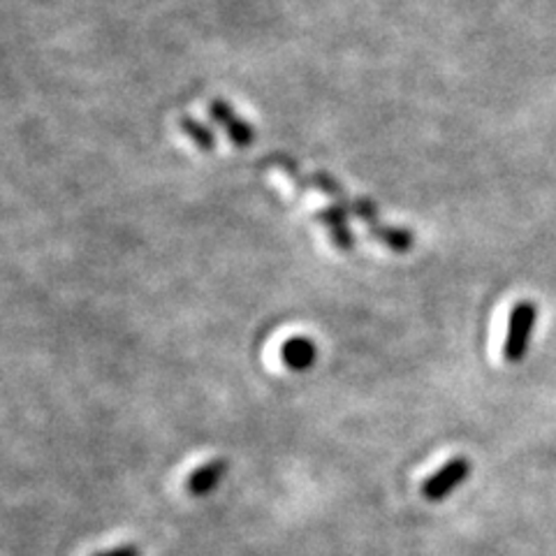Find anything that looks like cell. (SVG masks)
Instances as JSON below:
<instances>
[{"mask_svg":"<svg viewBox=\"0 0 556 556\" xmlns=\"http://www.w3.org/2000/svg\"><path fill=\"white\" fill-rule=\"evenodd\" d=\"M535 318H538V311L531 302H519L510 311L508 334H506V343H503V357H506L508 362L515 364V362H521L527 357Z\"/></svg>","mask_w":556,"mask_h":556,"instance_id":"obj_2","label":"cell"},{"mask_svg":"<svg viewBox=\"0 0 556 556\" xmlns=\"http://www.w3.org/2000/svg\"><path fill=\"white\" fill-rule=\"evenodd\" d=\"M228 468H230V462L223 459V457L202 464V466L195 468V471L190 473L188 480H186L188 494L195 496V498L208 496V494H212V492L216 490V486L223 482V478L228 476Z\"/></svg>","mask_w":556,"mask_h":556,"instance_id":"obj_3","label":"cell"},{"mask_svg":"<svg viewBox=\"0 0 556 556\" xmlns=\"http://www.w3.org/2000/svg\"><path fill=\"white\" fill-rule=\"evenodd\" d=\"M93 556H142V549H139L137 545H118V547L96 552Z\"/></svg>","mask_w":556,"mask_h":556,"instance_id":"obj_8","label":"cell"},{"mask_svg":"<svg viewBox=\"0 0 556 556\" xmlns=\"http://www.w3.org/2000/svg\"><path fill=\"white\" fill-rule=\"evenodd\" d=\"M471 471H473V464L468 457H452L447 459L437 473L429 476L420 492L422 496L429 501V503H441L445 501L450 494H455L459 486L471 478Z\"/></svg>","mask_w":556,"mask_h":556,"instance_id":"obj_1","label":"cell"},{"mask_svg":"<svg viewBox=\"0 0 556 556\" xmlns=\"http://www.w3.org/2000/svg\"><path fill=\"white\" fill-rule=\"evenodd\" d=\"M208 112H212V116L218 121V124L228 130L230 139L237 144V147H249L253 142V130L251 126L247 124V121H241L228 102H220V100H214L212 108H208Z\"/></svg>","mask_w":556,"mask_h":556,"instance_id":"obj_4","label":"cell"},{"mask_svg":"<svg viewBox=\"0 0 556 556\" xmlns=\"http://www.w3.org/2000/svg\"><path fill=\"white\" fill-rule=\"evenodd\" d=\"M181 128H184L186 135H190V137L195 139V144H198L200 149H212V147H214L212 132H208L206 128H202L200 124H195L193 118H181Z\"/></svg>","mask_w":556,"mask_h":556,"instance_id":"obj_7","label":"cell"},{"mask_svg":"<svg viewBox=\"0 0 556 556\" xmlns=\"http://www.w3.org/2000/svg\"><path fill=\"white\" fill-rule=\"evenodd\" d=\"M318 357V348L306 337H292L281 348V359L292 371H306Z\"/></svg>","mask_w":556,"mask_h":556,"instance_id":"obj_5","label":"cell"},{"mask_svg":"<svg viewBox=\"0 0 556 556\" xmlns=\"http://www.w3.org/2000/svg\"><path fill=\"white\" fill-rule=\"evenodd\" d=\"M316 218L327 225L329 235H332L334 243L341 251H351L355 249V237L353 232L345 228V216H343V208L341 206H332V208H325V212H318Z\"/></svg>","mask_w":556,"mask_h":556,"instance_id":"obj_6","label":"cell"}]
</instances>
